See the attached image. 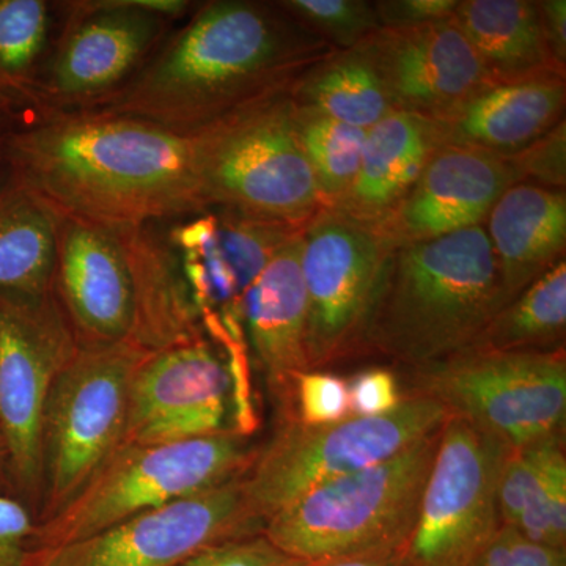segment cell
<instances>
[{"mask_svg":"<svg viewBox=\"0 0 566 566\" xmlns=\"http://www.w3.org/2000/svg\"><path fill=\"white\" fill-rule=\"evenodd\" d=\"M40 112L2 136L0 153L51 211L109 229L205 211L188 136L96 109Z\"/></svg>","mask_w":566,"mask_h":566,"instance_id":"obj_1","label":"cell"},{"mask_svg":"<svg viewBox=\"0 0 566 566\" xmlns=\"http://www.w3.org/2000/svg\"><path fill=\"white\" fill-rule=\"evenodd\" d=\"M334 52L277 2L214 0L91 109L192 136L248 104L289 92Z\"/></svg>","mask_w":566,"mask_h":566,"instance_id":"obj_2","label":"cell"},{"mask_svg":"<svg viewBox=\"0 0 566 566\" xmlns=\"http://www.w3.org/2000/svg\"><path fill=\"white\" fill-rule=\"evenodd\" d=\"M501 308L497 264L485 227L397 245L364 352L415 370L471 348Z\"/></svg>","mask_w":566,"mask_h":566,"instance_id":"obj_3","label":"cell"},{"mask_svg":"<svg viewBox=\"0 0 566 566\" xmlns=\"http://www.w3.org/2000/svg\"><path fill=\"white\" fill-rule=\"evenodd\" d=\"M188 137L205 211L304 227L326 210L289 92L248 104Z\"/></svg>","mask_w":566,"mask_h":566,"instance_id":"obj_4","label":"cell"},{"mask_svg":"<svg viewBox=\"0 0 566 566\" xmlns=\"http://www.w3.org/2000/svg\"><path fill=\"white\" fill-rule=\"evenodd\" d=\"M439 431L390 460L314 488L264 521L262 534L307 565L401 549L416 524Z\"/></svg>","mask_w":566,"mask_h":566,"instance_id":"obj_5","label":"cell"},{"mask_svg":"<svg viewBox=\"0 0 566 566\" xmlns=\"http://www.w3.org/2000/svg\"><path fill=\"white\" fill-rule=\"evenodd\" d=\"M301 229L237 212L207 210L181 219L166 234L205 337L229 364L234 427L241 434H253L259 428L252 357L245 338V300L274 253Z\"/></svg>","mask_w":566,"mask_h":566,"instance_id":"obj_6","label":"cell"},{"mask_svg":"<svg viewBox=\"0 0 566 566\" xmlns=\"http://www.w3.org/2000/svg\"><path fill=\"white\" fill-rule=\"evenodd\" d=\"M255 452L249 449L248 438L237 433L117 447L57 513L36 523L32 547L70 545L223 485L245 474Z\"/></svg>","mask_w":566,"mask_h":566,"instance_id":"obj_7","label":"cell"},{"mask_svg":"<svg viewBox=\"0 0 566 566\" xmlns=\"http://www.w3.org/2000/svg\"><path fill=\"white\" fill-rule=\"evenodd\" d=\"M447 417L438 401L415 392L382 416H348L318 427L286 416L241 476L245 506L263 526L314 488L405 452L441 430Z\"/></svg>","mask_w":566,"mask_h":566,"instance_id":"obj_8","label":"cell"},{"mask_svg":"<svg viewBox=\"0 0 566 566\" xmlns=\"http://www.w3.org/2000/svg\"><path fill=\"white\" fill-rule=\"evenodd\" d=\"M411 374V392L510 449L565 438V348L506 353L471 346Z\"/></svg>","mask_w":566,"mask_h":566,"instance_id":"obj_9","label":"cell"},{"mask_svg":"<svg viewBox=\"0 0 566 566\" xmlns=\"http://www.w3.org/2000/svg\"><path fill=\"white\" fill-rule=\"evenodd\" d=\"M148 354L129 338L77 345L44 415L43 520L57 513L120 446L134 374Z\"/></svg>","mask_w":566,"mask_h":566,"instance_id":"obj_10","label":"cell"},{"mask_svg":"<svg viewBox=\"0 0 566 566\" xmlns=\"http://www.w3.org/2000/svg\"><path fill=\"white\" fill-rule=\"evenodd\" d=\"M77 345L54 289L0 292V438L10 483L29 497L43 490L48 400Z\"/></svg>","mask_w":566,"mask_h":566,"instance_id":"obj_11","label":"cell"},{"mask_svg":"<svg viewBox=\"0 0 566 566\" xmlns=\"http://www.w3.org/2000/svg\"><path fill=\"white\" fill-rule=\"evenodd\" d=\"M510 447L449 416L401 566H469L502 526L497 490Z\"/></svg>","mask_w":566,"mask_h":566,"instance_id":"obj_12","label":"cell"},{"mask_svg":"<svg viewBox=\"0 0 566 566\" xmlns=\"http://www.w3.org/2000/svg\"><path fill=\"white\" fill-rule=\"evenodd\" d=\"M392 245L375 227L322 210L301 230L311 370L364 352Z\"/></svg>","mask_w":566,"mask_h":566,"instance_id":"obj_13","label":"cell"},{"mask_svg":"<svg viewBox=\"0 0 566 566\" xmlns=\"http://www.w3.org/2000/svg\"><path fill=\"white\" fill-rule=\"evenodd\" d=\"M182 0L70 2V22L41 73L39 111L91 109L122 88L155 52L167 21L188 10Z\"/></svg>","mask_w":566,"mask_h":566,"instance_id":"obj_14","label":"cell"},{"mask_svg":"<svg viewBox=\"0 0 566 566\" xmlns=\"http://www.w3.org/2000/svg\"><path fill=\"white\" fill-rule=\"evenodd\" d=\"M241 476L57 547H32L28 566H178L219 543L262 534Z\"/></svg>","mask_w":566,"mask_h":566,"instance_id":"obj_15","label":"cell"},{"mask_svg":"<svg viewBox=\"0 0 566 566\" xmlns=\"http://www.w3.org/2000/svg\"><path fill=\"white\" fill-rule=\"evenodd\" d=\"M223 433H237L233 378L226 357L207 337L142 360L120 446L174 444Z\"/></svg>","mask_w":566,"mask_h":566,"instance_id":"obj_16","label":"cell"},{"mask_svg":"<svg viewBox=\"0 0 566 566\" xmlns=\"http://www.w3.org/2000/svg\"><path fill=\"white\" fill-rule=\"evenodd\" d=\"M357 50L374 65L395 111L431 120L493 82L452 18L379 29Z\"/></svg>","mask_w":566,"mask_h":566,"instance_id":"obj_17","label":"cell"},{"mask_svg":"<svg viewBox=\"0 0 566 566\" xmlns=\"http://www.w3.org/2000/svg\"><path fill=\"white\" fill-rule=\"evenodd\" d=\"M55 214V297L80 344H115L133 333L132 275L109 227Z\"/></svg>","mask_w":566,"mask_h":566,"instance_id":"obj_18","label":"cell"},{"mask_svg":"<svg viewBox=\"0 0 566 566\" xmlns=\"http://www.w3.org/2000/svg\"><path fill=\"white\" fill-rule=\"evenodd\" d=\"M516 182L502 156L441 147L376 232L397 248L483 226L499 197Z\"/></svg>","mask_w":566,"mask_h":566,"instance_id":"obj_19","label":"cell"},{"mask_svg":"<svg viewBox=\"0 0 566 566\" xmlns=\"http://www.w3.org/2000/svg\"><path fill=\"white\" fill-rule=\"evenodd\" d=\"M566 76L491 82L434 118L442 147L509 156L565 120Z\"/></svg>","mask_w":566,"mask_h":566,"instance_id":"obj_20","label":"cell"},{"mask_svg":"<svg viewBox=\"0 0 566 566\" xmlns=\"http://www.w3.org/2000/svg\"><path fill=\"white\" fill-rule=\"evenodd\" d=\"M301 230L281 245L253 283L244 311L252 360H256L275 398L285 406L292 397L294 378L311 370Z\"/></svg>","mask_w":566,"mask_h":566,"instance_id":"obj_21","label":"cell"},{"mask_svg":"<svg viewBox=\"0 0 566 566\" xmlns=\"http://www.w3.org/2000/svg\"><path fill=\"white\" fill-rule=\"evenodd\" d=\"M483 227L497 264L504 308L565 260V189L516 182L499 197Z\"/></svg>","mask_w":566,"mask_h":566,"instance_id":"obj_22","label":"cell"},{"mask_svg":"<svg viewBox=\"0 0 566 566\" xmlns=\"http://www.w3.org/2000/svg\"><path fill=\"white\" fill-rule=\"evenodd\" d=\"M442 147L431 118L395 111L365 134L359 169L331 210L376 227L405 199Z\"/></svg>","mask_w":566,"mask_h":566,"instance_id":"obj_23","label":"cell"},{"mask_svg":"<svg viewBox=\"0 0 566 566\" xmlns=\"http://www.w3.org/2000/svg\"><path fill=\"white\" fill-rule=\"evenodd\" d=\"M112 230L132 275L134 323L129 340L156 353L205 337L167 238L156 233L151 223Z\"/></svg>","mask_w":566,"mask_h":566,"instance_id":"obj_24","label":"cell"},{"mask_svg":"<svg viewBox=\"0 0 566 566\" xmlns=\"http://www.w3.org/2000/svg\"><path fill=\"white\" fill-rule=\"evenodd\" d=\"M452 20L493 82L565 74L543 29L534 0H458Z\"/></svg>","mask_w":566,"mask_h":566,"instance_id":"obj_25","label":"cell"},{"mask_svg":"<svg viewBox=\"0 0 566 566\" xmlns=\"http://www.w3.org/2000/svg\"><path fill=\"white\" fill-rule=\"evenodd\" d=\"M497 502L502 526L538 545L566 551L565 438L510 449Z\"/></svg>","mask_w":566,"mask_h":566,"instance_id":"obj_26","label":"cell"},{"mask_svg":"<svg viewBox=\"0 0 566 566\" xmlns=\"http://www.w3.org/2000/svg\"><path fill=\"white\" fill-rule=\"evenodd\" d=\"M55 214L17 181L0 185V292H52Z\"/></svg>","mask_w":566,"mask_h":566,"instance_id":"obj_27","label":"cell"},{"mask_svg":"<svg viewBox=\"0 0 566 566\" xmlns=\"http://www.w3.org/2000/svg\"><path fill=\"white\" fill-rule=\"evenodd\" d=\"M290 98L356 128L370 129L395 112L385 84L363 51H337L293 82Z\"/></svg>","mask_w":566,"mask_h":566,"instance_id":"obj_28","label":"cell"},{"mask_svg":"<svg viewBox=\"0 0 566 566\" xmlns=\"http://www.w3.org/2000/svg\"><path fill=\"white\" fill-rule=\"evenodd\" d=\"M566 262L562 260L493 316L472 346L506 353L565 348Z\"/></svg>","mask_w":566,"mask_h":566,"instance_id":"obj_29","label":"cell"},{"mask_svg":"<svg viewBox=\"0 0 566 566\" xmlns=\"http://www.w3.org/2000/svg\"><path fill=\"white\" fill-rule=\"evenodd\" d=\"M50 29V3L0 0V111L10 104L32 102Z\"/></svg>","mask_w":566,"mask_h":566,"instance_id":"obj_30","label":"cell"},{"mask_svg":"<svg viewBox=\"0 0 566 566\" xmlns=\"http://www.w3.org/2000/svg\"><path fill=\"white\" fill-rule=\"evenodd\" d=\"M294 123L326 210L344 199L353 185L367 129L346 125L294 104Z\"/></svg>","mask_w":566,"mask_h":566,"instance_id":"obj_31","label":"cell"},{"mask_svg":"<svg viewBox=\"0 0 566 566\" xmlns=\"http://www.w3.org/2000/svg\"><path fill=\"white\" fill-rule=\"evenodd\" d=\"M277 3L335 51H352L382 29L375 3L365 0H283Z\"/></svg>","mask_w":566,"mask_h":566,"instance_id":"obj_32","label":"cell"},{"mask_svg":"<svg viewBox=\"0 0 566 566\" xmlns=\"http://www.w3.org/2000/svg\"><path fill=\"white\" fill-rule=\"evenodd\" d=\"M286 411L311 427L338 422L349 416L348 381L322 370L304 371L294 378Z\"/></svg>","mask_w":566,"mask_h":566,"instance_id":"obj_33","label":"cell"},{"mask_svg":"<svg viewBox=\"0 0 566 566\" xmlns=\"http://www.w3.org/2000/svg\"><path fill=\"white\" fill-rule=\"evenodd\" d=\"M517 182H531L543 188L565 189L566 186V123H558L545 136L524 150L509 156Z\"/></svg>","mask_w":566,"mask_h":566,"instance_id":"obj_34","label":"cell"},{"mask_svg":"<svg viewBox=\"0 0 566 566\" xmlns=\"http://www.w3.org/2000/svg\"><path fill=\"white\" fill-rule=\"evenodd\" d=\"M178 566H308L286 556L263 534L205 547Z\"/></svg>","mask_w":566,"mask_h":566,"instance_id":"obj_35","label":"cell"},{"mask_svg":"<svg viewBox=\"0 0 566 566\" xmlns=\"http://www.w3.org/2000/svg\"><path fill=\"white\" fill-rule=\"evenodd\" d=\"M469 566H566V551L538 545L515 528L501 526Z\"/></svg>","mask_w":566,"mask_h":566,"instance_id":"obj_36","label":"cell"},{"mask_svg":"<svg viewBox=\"0 0 566 566\" xmlns=\"http://www.w3.org/2000/svg\"><path fill=\"white\" fill-rule=\"evenodd\" d=\"M349 416L375 417L394 411L403 401L397 375L387 368H368L348 381Z\"/></svg>","mask_w":566,"mask_h":566,"instance_id":"obj_37","label":"cell"},{"mask_svg":"<svg viewBox=\"0 0 566 566\" xmlns=\"http://www.w3.org/2000/svg\"><path fill=\"white\" fill-rule=\"evenodd\" d=\"M35 526L24 502L0 494V566H28Z\"/></svg>","mask_w":566,"mask_h":566,"instance_id":"obj_38","label":"cell"},{"mask_svg":"<svg viewBox=\"0 0 566 566\" xmlns=\"http://www.w3.org/2000/svg\"><path fill=\"white\" fill-rule=\"evenodd\" d=\"M374 3L382 29H412L449 20L458 0H381Z\"/></svg>","mask_w":566,"mask_h":566,"instance_id":"obj_39","label":"cell"},{"mask_svg":"<svg viewBox=\"0 0 566 566\" xmlns=\"http://www.w3.org/2000/svg\"><path fill=\"white\" fill-rule=\"evenodd\" d=\"M538 6L551 51L557 62L566 66V2L539 0Z\"/></svg>","mask_w":566,"mask_h":566,"instance_id":"obj_40","label":"cell"},{"mask_svg":"<svg viewBox=\"0 0 566 566\" xmlns=\"http://www.w3.org/2000/svg\"><path fill=\"white\" fill-rule=\"evenodd\" d=\"M308 566H401V549L338 558V560L323 562V564Z\"/></svg>","mask_w":566,"mask_h":566,"instance_id":"obj_41","label":"cell"},{"mask_svg":"<svg viewBox=\"0 0 566 566\" xmlns=\"http://www.w3.org/2000/svg\"><path fill=\"white\" fill-rule=\"evenodd\" d=\"M9 464H7L6 447H3L2 438H0V494H2L3 488L9 485Z\"/></svg>","mask_w":566,"mask_h":566,"instance_id":"obj_42","label":"cell"},{"mask_svg":"<svg viewBox=\"0 0 566 566\" xmlns=\"http://www.w3.org/2000/svg\"><path fill=\"white\" fill-rule=\"evenodd\" d=\"M2 112V111H0ZM0 144H2V134H0Z\"/></svg>","mask_w":566,"mask_h":566,"instance_id":"obj_43","label":"cell"}]
</instances>
